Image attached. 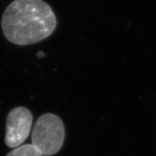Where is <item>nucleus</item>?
Segmentation results:
<instances>
[{"instance_id": "f257e3e1", "label": "nucleus", "mask_w": 156, "mask_h": 156, "mask_svg": "<svg viewBox=\"0 0 156 156\" xmlns=\"http://www.w3.org/2000/svg\"><path fill=\"white\" fill-rule=\"evenodd\" d=\"M57 18L43 0H15L7 6L1 19L2 33L10 42L31 45L54 33Z\"/></svg>"}, {"instance_id": "f03ea898", "label": "nucleus", "mask_w": 156, "mask_h": 156, "mask_svg": "<svg viewBox=\"0 0 156 156\" xmlns=\"http://www.w3.org/2000/svg\"><path fill=\"white\" fill-rule=\"evenodd\" d=\"M65 137L66 129L61 118L53 113H45L35 123L31 140L42 155L50 156L61 150Z\"/></svg>"}, {"instance_id": "7ed1b4c3", "label": "nucleus", "mask_w": 156, "mask_h": 156, "mask_svg": "<svg viewBox=\"0 0 156 156\" xmlns=\"http://www.w3.org/2000/svg\"><path fill=\"white\" fill-rule=\"evenodd\" d=\"M33 115L25 107H16L6 117L5 144L8 147L16 148L24 143L33 125Z\"/></svg>"}, {"instance_id": "20e7f679", "label": "nucleus", "mask_w": 156, "mask_h": 156, "mask_svg": "<svg viewBox=\"0 0 156 156\" xmlns=\"http://www.w3.org/2000/svg\"><path fill=\"white\" fill-rule=\"evenodd\" d=\"M6 156H43L32 144L21 145L15 148Z\"/></svg>"}]
</instances>
